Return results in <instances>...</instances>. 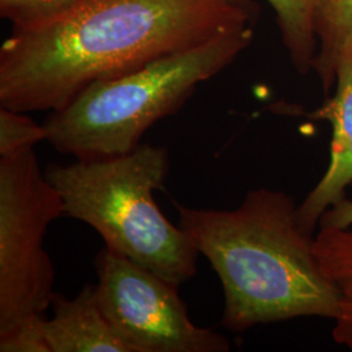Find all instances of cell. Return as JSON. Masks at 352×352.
<instances>
[{
	"label": "cell",
	"instance_id": "5bb4252c",
	"mask_svg": "<svg viewBox=\"0 0 352 352\" xmlns=\"http://www.w3.org/2000/svg\"><path fill=\"white\" fill-rule=\"evenodd\" d=\"M45 322V315L34 316L0 333V352H51Z\"/></svg>",
	"mask_w": 352,
	"mask_h": 352
},
{
	"label": "cell",
	"instance_id": "8fae6325",
	"mask_svg": "<svg viewBox=\"0 0 352 352\" xmlns=\"http://www.w3.org/2000/svg\"><path fill=\"white\" fill-rule=\"evenodd\" d=\"M274 10L283 45L295 69L305 75L317 55L315 0H266Z\"/></svg>",
	"mask_w": 352,
	"mask_h": 352
},
{
	"label": "cell",
	"instance_id": "9c48e42d",
	"mask_svg": "<svg viewBox=\"0 0 352 352\" xmlns=\"http://www.w3.org/2000/svg\"><path fill=\"white\" fill-rule=\"evenodd\" d=\"M315 252L324 273L340 292L333 340L352 351V226L343 230L320 227Z\"/></svg>",
	"mask_w": 352,
	"mask_h": 352
},
{
	"label": "cell",
	"instance_id": "9a60e30c",
	"mask_svg": "<svg viewBox=\"0 0 352 352\" xmlns=\"http://www.w3.org/2000/svg\"><path fill=\"white\" fill-rule=\"evenodd\" d=\"M320 227L349 228L352 226V199L347 196L330 205L320 218Z\"/></svg>",
	"mask_w": 352,
	"mask_h": 352
},
{
	"label": "cell",
	"instance_id": "6da1fadb",
	"mask_svg": "<svg viewBox=\"0 0 352 352\" xmlns=\"http://www.w3.org/2000/svg\"><path fill=\"white\" fill-rule=\"evenodd\" d=\"M253 0H93L0 47V106L55 111L89 85L253 26Z\"/></svg>",
	"mask_w": 352,
	"mask_h": 352
},
{
	"label": "cell",
	"instance_id": "ba28073f",
	"mask_svg": "<svg viewBox=\"0 0 352 352\" xmlns=\"http://www.w3.org/2000/svg\"><path fill=\"white\" fill-rule=\"evenodd\" d=\"M45 333L51 352H135L103 314L97 286L88 283L75 298L56 294Z\"/></svg>",
	"mask_w": 352,
	"mask_h": 352
},
{
	"label": "cell",
	"instance_id": "277c9868",
	"mask_svg": "<svg viewBox=\"0 0 352 352\" xmlns=\"http://www.w3.org/2000/svg\"><path fill=\"white\" fill-rule=\"evenodd\" d=\"M253 26L157 59L135 72L97 81L60 110L50 111L46 141L76 160L135 151L145 132L175 113L197 87L218 75L251 45Z\"/></svg>",
	"mask_w": 352,
	"mask_h": 352
},
{
	"label": "cell",
	"instance_id": "5b68a950",
	"mask_svg": "<svg viewBox=\"0 0 352 352\" xmlns=\"http://www.w3.org/2000/svg\"><path fill=\"white\" fill-rule=\"evenodd\" d=\"M63 215L34 149L0 157V333L51 307L55 272L43 238Z\"/></svg>",
	"mask_w": 352,
	"mask_h": 352
},
{
	"label": "cell",
	"instance_id": "8992f818",
	"mask_svg": "<svg viewBox=\"0 0 352 352\" xmlns=\"http://www.w3.org/2000/svg\"><path fill=\"white\" fill-rule=\"evenodd\" d=\"M97 296L135 352H227L230 342L195 325L177 286L107 247L94 258Z\"/></svg>",
	"mask_w": 352,
	"mask_h": 352
},
{
	"label": "cell",
	"instance_id": "52a82bcc",
	"mask_svg": "<svg viewBox=\"0 0 352 352\" xmlns=\"http://www.w3.org/2000/svg\"><path fill=\"white\" fill-rule=\"evenodd\" d=\"M334 87V96L316 113L317 119H325L333 126L329 166L296 210L299 225L309 235L324 212L346 196L352 183V39L340 54Z\"/></svg>",
	"mask_w": 352,
	"mask_h": 352
},
{
	"label": "cell",
	"instance_id": "7c38bea8",
	"mask_svg": "<svg viewBox=\"0 0 352 352\" xmlns=\"http://www.w3.org/2000/svg\"><path fill=\"white\" fill-rule=\"evenodd\" d=\"M93 0H0V16L12 28H29L72 12Z\"/></svg>",
	"mask_w": 352,
	"mask_h": 352
},
{
	"label": "cell",
	"instance_id": "7a4b0ae2",
	"mask_svg": "<svg viewBox=\"0 0 352 352\" xmlns=\"http://www.w3.org/2000/svg\"><path fill=\"white\" fill-rule=\"evenodd\" d=\"M179 226L221 279L222 327L231 331L299 317L336 320L340 298L302 230L294 199L276 189L250 190L236 209L174 202Z\"/></svg>",
	"mask_w": 352,
	"mask_h": 352
},
{
	"label": "cell",
	"instance_id": "3957f363",
	"mask_svg": "<svg viewBox=\"0 0 352 352\" xmlns=\"http://www.w3.org/2000/svg\"><path fill=\"white\" fill-rule=\"evenodd\" d=\"M168 167L164 146L140 144L110 158L51 164L45 174L63 199L65 217L93 227L107 248L179 287L196 276L200 252L154 200Z\"/></svg>",
	"mask_w": 352,
	"mask_h": 352
},
{
	"label": "cell",
	"instance_id": "30bf717a",
	"mask_svg": "<svg viewBox=\"0 0 352 352\" xmlns=\"http://www.w3.org/2000/svg\"><path fill=\"white\" fill-rule=\"evenodd\" d=\"M315 71L325 93L336 85L340 54L352 39V0H315Z\"/></svg>",
	"mask_w": 352,
	"mask_h": 352
},
{
	"label": "cell",
	"instance_id": "4fadbf2b",
	"mask_svg": "<svg viewBox=\"0 0 352 352\" xmlns=\"http://www.w3.org/2000/svg\"><path fill=\"white\" fill-rule=\"evenodd\" d=\"M46 140L43 126L37 124L26 113L0 106V157H11Z\"/></svg>",
	"mask_w": 352,
	"mask_h": 352
}]
</instances>
